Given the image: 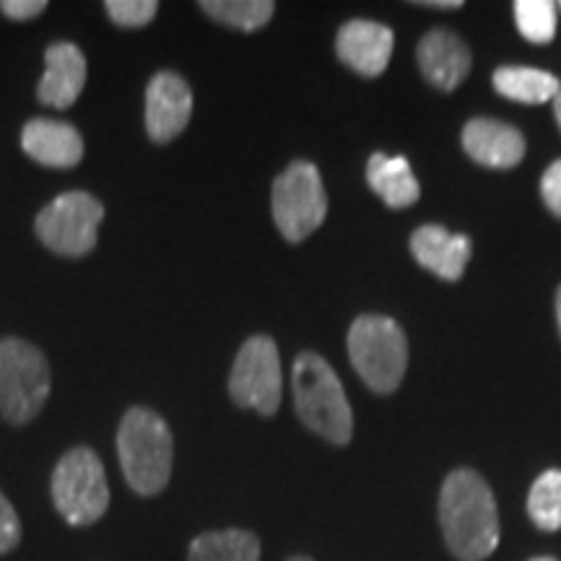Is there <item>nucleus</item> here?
<instances>
[{
	"label": "nucleus",
	"instance_id": "f257e3e1",
	"mask_svg": "<svg viewBox=\"0 0 561 561\" xmlns=\"http://www.w3.org/2000/svg\"><path fill=\"white\" fill-rule=\"evenodd\" d=\"M445 541L460 561H483L500 546V512L489 483L476 471L458 468L439 494Z\"/></svg>",
	"mask_w": 561,
	"mask_h": 561
},
{
	"label": "nucleus",
	"instance_id": "f03ea898",
	"mask_svg": "<svg viewBox=\"0 0 561 561\" xmlns=\"http://www.w3.org/2000/svg\"><path fill=\"white\" fill-rule=\"evenodd\" d=\"M117 455L125 481L140 496H157L172 476L174 442L167 421L157 411L136 405L117 430Z\"/></svg>",
	"mask_w": 561,
	"mask_h": 561
},
{
	"label": "nucleus",
	"instance_id": "7ed1b4c3",
	"mask_svg": "<svg viewBox=\"0 0 561 561\" xmlns=\"http://www.w3.org/2000/svg\"><path fill=\"white\" fill-rule=\"evenodd\" d=\"M291 382L301 424L333 445H348L354 434V413L331 364L312 351H305L294 362Z\"/></svg>",
	"mask_w": 561,
	"mask_h": 561
},
{
	"label": "nucleus",
	"instance_id": "20e7f679",
	"mask_svg": "<svg viewBox=\"0 0 561 561\" xmlns=\"http://www.w3.org/2000/svg\"><path fill=\"white\" fill-rule=\"evenodd\" d=\"M348 356L369 390L392 392L409 367V341L396 320L362 314L348 331Z\"/></svg>",
	"mask_w": 561,
	"mask_h": 561
},
{
	"label": "nucleus",
	"instance_id": "39448f33",
	"mask_svg": "<svg viewBox=\"0 0 561 561\" xmlns=\"http://www.w3.org/2000/svg\"><path fill=\"white\" fill-rule=\"evenodd\" d=\"M50 364L21 339L0 341V413L11 424H30L50 398Z\"/></svg>",
	"mask_w": 561,
	"mask_h": 561
},
{
	"label": "nucleus",
	"instance_id": "423d86ee",
	"mask_svg": "<svg viewBox=\"0 0 561 561\" xmlns=\"http://www.w3.org/2000/svg\"><path fill=\"white\" fill-rule=\"evenodd\" d=\"M55 510L76 528L102 520L110 507V486L104 466L91 447H73L62 455L53 471Z\"/></svg>",
	"mask_w": 561,
	"mask_h": 561
},
{
	"label": "nucleus",
	"instance_id": "0eeeda50",
	"mask_svg": "<svg viewBox=\"0 0 561 561\" xmlns=\"http://www.w3.org/2000/svg\"><path fill=\"white\" fill-rule=\"evenodd\" d=\"M328 195L318 167L294 161L273 182V219L289 242H301L325 221Z\"/></svg>",
	"mask_w": 561,
	"mask_h": 561
},
{
	"label": "nucleus",
	"instance_id": "6e6552de",
	"mask_svg": "<svg viewBox=\"0 0 561 561\" xmlns=\"http://www.w3.org/2000/svg\"><path fill=\"white\" fill-rule=\"evenodd\" d=\"M104 206L89 193H62L39 210L37 227L45 248L66 257H83L96 248Z\"/></svg>",
	"mask_w": 561,
	"mask_h": 561
},
{
	"label": "nucleus",
	"instance_id": "1a4fd4ad",
	"mask_svg": "<svg viewBox=\"0 0 561 561\" xmlns=\"http://www.w3.org/2000/svg\"><path fill=\"white\" fill-rule=\"evenodd\" d=\"M229 396L237 405L273 416L284 396V371L276 343L268 335H255L242 343L229 375Z\"/></svg>",
	"mask_w": 561,
	"mask_h": 561
},
{
	"label": "nucleus",
	"instance_id": "9d476101",
	"mask_svg": "<svg viewBox=\"0 0 561 561\" xmlns=\"http://www.w3.org/2000/svg\"><path fill=\"white\" fill-rule=\"evenodd\" d=\"M193 115V94L185 79L172 70H161L146 91V130L157 144L178 138Z\"/></svg>",
	"mask_w": 561,
	"mask_h": 561
},
{
	"label": "nucleus",
	"instance_id": "9b49d317",
	"mask_svg": "<svg viewBox=\"0 0 561 561\" xmlns=\"http://www.w3.org/2000/svg\"><path fill=\"white\" fill-rule=\"evenodd\" d=\"M392 42L396 37H392L390 26L354 19L341 26L339 37H335V53L356 73L380 76L390 62Z\"/></svg>",
	"mask_w": 561,
	"mask_h": 561
},
{
	"label": "nucleus",
	"instance_id": "f8f14e48",
	"mask_svg": "<svg viewBox=\"0 0 561 561\" xmlns=\"http://www.w3.org/2000/svg\"><path fill=\"white\" fill-rule=\"evenodd\" d=\"M419 66L426 81L442 91L458 89L471 73V50L450 30H432L419 42Z\"/></svg>",
	"mask_w": 561,
	"mask_h": 561
},
{
	"label": "nucleus",
	"instance_id": "ddd939ff",
	"mask_svg": "<svg viewBox=\"0 0 561 561\" xmlns=\"http://www.w3.org/2000/svg\"><path fill=\"white\" fill-rule=\"evenodd\" d=\"M462 149L468 157L491 170H510L525 157V138L507 123L476 117L462 130Z\"/></svg>",
	"mask_w": 561,
	"mask_h": 561
},
{
	"label": "nucleus",
	"instance_id": "4468645a",
	"mask_svg": "<svg viewBox=\"0 0 561 561\" xmlns=\"http://www.w3.org/2000/svg\"><path fill=\"white\" fill-rule=\"evenodd\" d=\"M87 83V60L70 42H55L45 53V76L39 81V102L55 110H68L79 100Z\"/></svg>",
	"mask_w": 561,
	"mask_h": 561
},
{
	"label": "nucleus",
	"instance_id": "2eb2a0df",
	"mask_svg": "<svg viewBox=\"0 0 561 561\" xmlns=\"http://www.w3.org/2000/svg\"><path fill=\"white\" fill-rule=\"evenodd\" d=\"M413 257L432 271L434 276L445 280H458L471 261V240L466 234H450L445 227L437 224H426L413 231L411 237Z\"/></svg>",
	"mask_w": 561,
	"mask_h": 561
},
{
	"label": "nucleus",
	"instance_id": "dca6fc26",
	"mask_svg": "<svg viewBox=\"0 0 561 561\" xmlns=\"http://www.w3.org/2000/svg\"><path fill=\"white\" fill-rule=\"evenodd\" d=\"M21 146L34 161L45 167H58V170L76 167L83 157L81 133L73 125L47 121V117L26 123L24 133H21Z\"/></svg>",
	"mask_w": 561,
	"mask_h": 561
},
{
	"label": "nucleus",
	"instance_id": "f3484780",
	"mask_svg": "<svg viewBox=\"0 0 561 561\" xmlns=\"http://www.w3.org/2000/svg\"><path fill=\"white\" fill-rule=\"evenodd\" d=\"M367 182L390 208H409L419 201L421 187L409 159L371 153L367 164Z\"/></svg>",
	"mask_w": 561,
	"mask_h": 561
},
{
	"label": "nucleus",
	"instance_id": "a211bd4d",
	"mask_svg": "<svg viewBox=\"0 0 561 561\" xmlns=\"http://www.w3.org/2000/svg\"><path fill=\"white\" fill-rule=\"evenodd\" d=\"M494 89L512 102L543 104L557 100L561 83L549 70L504 66L494 70Z\"/></svg>",
	"mask_w": 561,
	"mask_h": 561
},
{
	"label": "nucleus",
	"instance_id": "6ab92c4d",
	"mask_svg": "<svg viewBox=\"0 0 561 561\" xmlns=\"http://www.w3.org/2000/svg\"><path fill=\"white\" fill-rule=\"evenodd\" d=\"M187 561H261V541L240 528L208 530L191 543Z\"/></svg>",
	"mask_w": 561,
	"mask_h": 561
},
{
	"label": "nucleus",
	"instance_id": "aec40b11",
	"mask_svg": "<svg viewBox=\"0 0 561 561\" xmlns=\"http://www.w3.org/2000/svg\"><path fill=\"white\" fill-rule=\"evenodd\" d=\"M201 11L219 24L234 26L242 32H255L265 26L276 11L271 0H203Z\"/></svg>",
	"mask_w": 561,
	"mask_h": 561
},
{
	"label": "nucleus",
	"instance_id": "412c9836",
	"mask_svg": "<svg viewBox=\"0 0 561 561\" xmlns=\"http://www.w3.org/2000/svg\"><path fill=\"white\" fill-rule=\"evenodd\" d=\"M528 515L536 528L561 530V471H546L533 483L528 494Z\"/></svg>",
	"mask_w": 561,
	"mask_h": 561
},
{
	"label": "nucleus",
	"instance_id": "4be33fe9",
	"mask_svg": "<svg viewBox=\"0 0 561 561\" xmlns=\"http://www.w3.org/2000/svg\"><path fill=\"white\" fill-rule=\"evenodd\" d=\"M515 21L525 39L546 45L557 34V5L549 0H517Z\"/></svg>",
	"mask_w": 561,
	"mask_h": 561
},
{
	"label": "nucleus",
	"instance_id": "5701e85b",
	"mask_svg": "<svg viewBox=\"0 0 561 561\" xmlns=\"http://www.w3.org/2000/svg\"><path fill=\"white\" fill-rule=\"evenodd\" d=\"M104 9L115 24L125 26V30H138L157 16L159 3L157 0H107Z\"/></svg>",
	"mask_w": 561,
	"mask_h": 561
},
{
	"label": "nucleus",
	"instance_id": "b1692460",
	"mask_svg": "<svg viewBox=\"0 0 561 561\" xmlns=\"http://www.w3.org/2000/svg\"><path fill=\"white\" fill-rule=\"evenodd\" d=\"M21 541V523L13 504L5 500V494L0 491V557L11 553Z\"/></svg>",
	"mask_w": 561,
	"mask_h": 561
},
{
	"label": "nucleus",
	"instance_id": "393cba45",
	"mask_svg": "<svg viewBox=\"0 0 561 561\" xmlns=\"http://www.w3.org/2000/svg\"><path fill=\"white\" fill-rule=\"evenodd\" d=\"M541 195L551 214L561 219V159L553 161L549 170H546L541 180Z\"/></svg>",
	"mask_w": 561,
	"mask_h": 561
},
{
	"label": "nucleus",
	"instance_id": "a878e982",
	"mask_svg": "<svg viewBox=\"0 0 561 561\" xmlns=\"http://www.w3.org/2000/svg\"><path fill=\"white\" fill-rule=\"evenodd\" d=\"M45 9H47L45 0H3V3H0V11H3L5 16L19 19V21L39 16Z\"/></svg>",
	"mask_w": 561,
	"mask_h": 561
},
{
	"label": "nucleus",
	"instance_id": "bb28decb",
	"mask_svg": "<svg viewBox=\"0 0 561 561\" xmlns=\"http://www.w3.org/2000/svg\"><path fill=\"white\" fill-rule=\"evenodd\" d=\"M419 5H430V9H460V0H421Z\"/></svg>",
	"mask_w": 561,
	"mask_h": 561
},
{
	"label": "nucleus",
	"instance_id": "cd10ccee",
	"mask_svg": "<svg viewBox=\"0 0 561 561\" xmlns=\"http://www.w3.org/2000/svg\"><path fill=\"white\" fill-rule=\"evenodd\" d=\"M553 115H557V123L561 128V91L557 94V100H553Z\"/></svg>",
	"mask_w": 561,
	"mask_h": 561
},
{
	"label": "nucleus",
	"instance_id": "c85d7f7f",
	"mask_svg": "<svg viewBox=\"0 0 561 561\" xmlns=\"http://www.w3.org/2000/svg\"><path fill=\"white\" fill-rule=\"evenodd\" d=\"M557 322H559V333H561V286L557 291Z\"/></svg>",
	"mask_w": 561,
	"mask_h": 561
},
{
	"label": "nucleus",
	"instance_id": "c756f323",
	"mask_svg": "<svg viewBox=\"0 0 561 561\" xmlns=\"http://www.w3.org/2000/svg\"><path fill=\"white\" fill-rule=\"evenodd\" d=\"M530 561H557L553 557H538V559H530Z\"/></svg>",
	"mask_w": 561,
	"mask_h": 561
},
{
	"label": "nucleus",
	"instance_id": "7c9ffc66",
	"mask_svg": "<svg viewBox=\"0 0 561 561\" xmlns=\"http://www.w3.org/2000/svg\"><path fill=\"white\" fill-rule=\"evenodd\" d=\"M289 561H312V559L310 557H291Z\"/></svg>",
	"mask_w": 561,
	"mask_h": 561
}]
</instances>
